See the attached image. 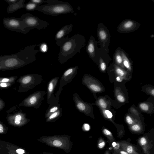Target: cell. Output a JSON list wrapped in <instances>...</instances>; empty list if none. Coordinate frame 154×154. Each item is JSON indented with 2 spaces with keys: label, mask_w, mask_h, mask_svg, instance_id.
I'll list each match as a JSON object with an SVG mask.
<instances>
[{
  "label": "cell",
  "mask_w": 154,
  "mask_h": 154,
  "mask_svg": "<svg viewBox=\"0 0 154 154\" xmlns=\"http://www.w3.org/2000/svg\"><path fill=\"white\" fill-rule=\"evenodd\" d=\"M105 145V142L102 140H100L99 141L98 143V147L100 149L103 148Z\"/></svg>",
  "instance_id": "4dcf8cb0"
},
{
  "label": "cell",
  "mask_w": 154,
  "mask_h": 154,
  "mask_svg": "<svg viewBox=\"0 0 154 154\" xmlns=\"http://www.w3.org/2000/svg\"><path fill=\"white\" fill-rule=\"evenodd\" d=\"M99 104L100 106L103 108H106V104L103 99H100L99 100Z\"/></svg>",
  "instance_id": "f1b7e54d"
},
{
  "label": "cell",
  "mask_w": 154,
  "mask_h": 154,
  "mask_svg": "<svg viewBox=\"0 0 154 154\" xmlns=\"http://www.w3.org/2000/svg\"><path fill=\"white\" fill-rule=\"evenodd\" d=\"M99 36L100 38L102 40L105 39L107 36L106 32L103 30H101L100 31Z\"/></svg>",
  "instance_id": "83f0119b"
},
{
  "label": "cell",
  "mask_w": 154,
  "mask_h": 154,
  "mask_svg": "<svg viewBox=\"0 0 154 154\" xmlns=\"http://www.w3.org/2000/svg\"><path fill=\"white\" fill-rule=\"evenodd\" d=\"M46 94L45 91L39 90L36 91L29 95L19 105V106L38 109L44 99V96Z\"/></svg>",
  "instance_id": "52a82bcc"
},
{
  "label": "cell",
  "mask_w": 154,
  "mask_h": 154,
  "mask_svg": "<svg viewBox=\"0 0 154 154\" xmlns=\"http://www.w3.org/2000/svg\"><path fill=\"white\" fill-rule=\"evenodd\" d=\"M42 81L41 75L30 73L21 76L17 80L20 83L17 92H27L42 83Z\"/></svg>",
  "instance_id": "5b68a950"
},
{
  "label": "cell",
  "mask_w": 154,
  "mask_h": 154,
  "mask_svg": "<svg viewBox=\"0 0 154 154\" xmlns=\"http://www.w3.org/2000/svg\"><path fill=\"white\" fill-rule=\"evenodd\" d=\"M6 117L8 123L11 126L20 127L28 122L30 119L26 117V114L22 112L17 105L11 107L6 111Z\"/></svg>",
  "instance_id": "8992f818"
},
{
  "label": "cell",
  "mask_w": 154,
  "mask_h": 154,
  "mask_svg": "<svg viewBox=\"0 0 154 154\" xmlns=\"http://www.w3.org/2000/svg\"><path fill=\"white\" fill-rule=\"evenodd\" d=\"M134 23L132 21H128L124 23V28L125 29H128L131 28L134 26Z\"/></svg>",
  "instance_id": "484cf974"
},
{
  "label": "cell",
  "mask_w": 154,
  "mask_h": 154,
  "mask_svg": "<svg viewBox=\"0 0 154 154\" xmlns=\"http://www.w3.org/2000/svg\"><path fill=\"white\" fill-rule=\"evenodd\" d=\"M117 99L119 101L121 102H123L125 101L124 97L122 95H119L117 96Z\"/></svg>",
  "instance_id": "f35d334b"
},
{
  "label": "cell",
  "mask_w": 154,
  "mask_h": 154,
  "mask_svg": "<svg viewBox=\"0 0 154 154\" xmlns=\"http://www.w3.org/2000/svg\"><path fill=\"white\" fill-rule=\"evenodd\" d=\"M61 142L58 140H55L53 142V144L56 146H60L62 145Z\"/></svg>",
  "instance_id": "836d02e7"
},
{
  "label": "cell",
  "mask_w": 154,
  "mask_h": 154,
  "mask_svg": "<svg viewBox=\"0 0 154 154\" xmlns=\"http://www.w3.org/2000/svg\"><path fill=\"white\" fill-rule=\"evenodd\" d=\"M62 108L60 107L58 111L50 115L47 118V121H52L59 118L62 115Z\"/></svg>",
  "instance_id": "ac0fdd59"
},
{
  "label": "cell",
  "mask_w": 154,
  "mask_h": 154,
  "mask_svg": "<svg viewBox=\"0 0 154 154\" xmlns=\"http://www.w3.org/2000/svg\"><path fill=\"white\" fill-rule=\"evenodd\" d=\"M2 22L4 26L9 30L26 34L21 22L18 18L14 17H4L3 18Z\"/></svg>",
  "instance_id": "9c48e42d"
},
{
  "label": "cell",
  "mask_w": 154,
  "mask_h": 154,
  "mask_svg": "<svg viewBox=\"0 0 154 154\" xmlns=\"http://www.w3.org/2000/svg\"><path fill=\"white\" fill-rule=\"evenodd\" d=\"M36 10L45 14L54 17L63 14L74 13L72 7L69 2L60 1L53 4L39 5Z\"/></svg>",
  "instance_id": "3957f363"
},
{
  "label": "cell",
  "mask_w": 154,
  "mask_h": 154,
  "mask_svg": "<svg viewBox=\"0 0 154 154\" xmlns=\"http://www.w3.org/2000/svg\"><path fill=\"white\" fill-rule=\"evenodd\" d=\"M0 71H1V68L0 67Z\"/></svg>",
  "instance_id": "bcb514c9"
},
{
  "label": "cell",
  "mask_w": 154,
  "mask_h": 154,
  "mask_svg": "<svg viewBox=\"0 0 154 154\" xmlns=\"http://www.w3.org/2000/svg\"><path fill=\"white\" fill-rule=\"evenodd\" d=\"M39 45L27 46L17 53L0 56L1 71L18 69L34 62L36 59L35 55L40 51L35 48Z\"/></svg>",
  "instance_id": "6da1fadb"
},
{
  "label": "cell",
  "mask_w": 154,
  "mask_h": 154,
  "mask_svg": "<svg viewBox=\"0 0 154 154\" xmlns=\"http://www.w3.org/2000/svg\"><path fill=\"white\" fill-rule=\"evenodd\" d=\"M140 108L143 110L147 111L149 109V106L145 103H142L140 105Z\"/></svg>",
  "instance_id": "f546056e"
},
{
  "label": "cell",
  "mask_w": 154,
  "mask_h": 154,
  "mask_svg": "<svg viewBox=\"0 0 154 154\" xmlns=\"http://www.w3.org/2000/svg\"><path fill=\"white\" fill-rule=\"evenodd\" d=\"M131 129L135 132H139L141 130V127L138 124H134L133 125L131 128Z\"/></svg>",
  "instance_id": "4316f807"
},
{
  "label": "cell",
  "mask_w": 154,
  "mask_h": 154,
  "mask_svg": "<svg viewBox=\"0 0 154 154\" xmlns=\"http://www.w3.org/2000/svg\"><path fill=\"white\" fill-rule=\"evenodd\" d=\"M103 132L110 141H112L114 140L113 136L111 133L108 130L104 129L103 130Z\"/></svg>",
  "instance_id": "d4e9b609"
},
{
  "label": "cell",
  "mask_w": 154,
  "mask_h": 154,
  "mask_svg": "<svg viewBox=\"0 0 154 154\" xmlns=\"http://www.w3.org/2000/svg\"><path fill=\"white\" fill-rule=\"evenodd\" d=\"M108 154H109V153H108Z\"/></svg>",
  "instance_id": "7dc6e473"
},
{
  "label": "cell",
  "mask_w": 154,
  "mask_h": 154,
  "mask_svg": "<svg viewBox=\"0 0 154 154\" xmlns=\"http://www.w3.org/2000/svg\"><path fill=\"white\" fill-rule=\"evenodd\" d=\"M60 1L58 0H30L29 2L41 5L42 3H47L48 4H51L59 2Z\"/></svg>",
  "instance_id": "d6986e66"
},
{
  "label": "cell",
  "mask_w": 154,
  "mask_h": 154,
  "mask_svg": "<svg viewBox=\"0 0 154 154\" xmlns=\"http://www.w3.org/2000/svg\"><path fill=\"white\" fill-rule=\"evenodd\" d=\"M116 72L118 75L121 76H123L124 75V71L119 68H117L116 69Z\"/></svg>",
  "instance_id": "e575fe53"
},
{
  "label": "cell",
  "mask_w": 154,
  "mask_h": 154,
  "mask_svg": "<svg viewBox=\"0 0 154 154\" xmlns=\"http://www.w3.org/2000/svg\"><path fill=\"white\" fill-rule=\"evenodd\" d=\"M18 18L21 22L26 34L28 33L30 30L35 29L39 30L45 29L48 26V23L47 21L29 13L23 14Z\"/></svg>",
  "instance_id": "277c9868"
},
{
  "label": "cell",
  "mask_w": 154,
  "mask_h": 154,
  "mask_svg": "<svg viewBox=\"0 0 154 154\" xmlns=\"http://www.w3.org/2000/svg\"><path fill=\"white\" fill-rule=\"evenodd\" d=\"M100 68L102 71H104L106 69V65L104 62H102L100 64Z\"/></svg>",
  "instance_id": "60d3db41"
},
{
  "label": "cell",
  "mask_w": 154,
  "mask_h": 154,
  "mask_svg": "<svg viewBox=\"0 0 154 154\" xmlns=\"http://www.w3.org/2000/svg\"><path fill=\"white\" fill-rule=\"evenodd\" d=\"M59 77H56L51 79L48 82L47 88V101L49 105L59 103V98H56L54 93L56 87L57 86Z\"/></svg>",
  "instance_id": "30bf717a"
},
{
  "label": "cell",
  "mask_w": 154,
  "mask_h": 154,
  "mask_svg": "<svg viewBox=\"0 0 154 154\" xmlns=\"http://www.w3.org/2000/svg\"><path fill=\"white\" fill-rule=\"evenodd\" d=\"M39 5L35 4L33 3L29 2L25 4V8L26 10L28 11H32L36 10Z\"/></svg>",
  "instance_id": "44dd1931"
},
{
  "label": "cell",
  "mask_w": 154,
  "mask_h": 154,
  "mask_svg": "<svg viewBox=\"0 0 154 154\" xmlns=\"http://www.w3.org/2000/svg\"><path fill=\"white\" fill-rule=\"evenodd\" d=\"M117 144L115 142H113L112 143V146L114 147H116V146L117 145Z\"/></svg>",
  "instance_id": "ee69618b"
},
{
  "label": "cell",
  "mask_w": 154,
  "mask_h": 154,
  "mask_svg": "<svg viewBox=\"0 0 154 154\" xmlns=\"http://www.w3.org/2000/svg\"><path fill=\"white\" fill-rule=\"evenodd\" d=\"M139 143L142 147L145 153H147L148 142L146 138L144 137L140 138L139 140Z\"/></svg>",
  "instance_id": "7402d4cb"
},
{
  "label": "cell",
  "mask_w": 154,
  "mask_h": 154,
  "mask_svg": "<svg viewBox=\"0 0 154 154\" xmlns=\"http://www.w3.org/2000/svg\"><path fill=\"white\" fill-rule=\"evenodd\" d=\"M85 42L84 36L78 33L70 38L66 36L60 46L58 61L61 64L66 63L81 51Z\"/></svg>",
  "instance_id": "7a4b0ae2"
},
{
  "label": "cell",
  "mask_w": 154,
  "mask_h": 154,
  "mask_svg": "<svg viewBox=\"0 0 154 154\" xmlns=\"http://www.w3.org/2000/svg\"><path fill=\"white\" fill-rule=\"evenodd\" d=\"M15 83L2 82L0 83V90L7 89L12 86Z\"/></svg>",
  "instance_id": "cb8c5ba5"
},
{
  "label": "cell",
  "mask_w": 154,
  "mask_h": 154,
  "mask_svg": "<svg viewBox=\"0 0 154 154\" xmlns=\"http://www.w3.org/2000/svg\"><path fill=\"white\" fill-rule=\"evenodd\" d=\"M84 128L87 131H88L90 129L89 125L88 124H85Z\"/></svg>",
  "instance_id": "b9f144b4"
},
{
  "label": "cell",
  "mask_w": 154,
  "mask_h": 154,
  "mask_svg": "<svg viewBox=\"0 0 154 154\" xmlns=\"http://www.w3.org/2000/svg\"><path fill=\"white\" fill-rule=\"evenodd\" d=\"M79 67L77 66L69 68L63 73L60 82L59 90H63V86L71 82L76 75Z\"/></svg>",
  "instance_id": "8fae6325"
},
{
  "label": "cell",
  "mask_w": 154,
  "mask_h": 154,
  "mask_svg": "<svg viewBox=\"0 0 154 154\" xmlns=\"http://www.w3.org/2000/svg\"><path fill=\"white\" fill-rule=\"evenodd\" d=\"M119 152L120 154H129L123 150H120Z\"/></svg>",
  "instance_id": "7bdbcfd3"
},
{
  "label": "cell",
  "mask_w": 154,
  "mask_h": 154,
  "mask_svg": "<svg viewBox=\"0 0 154 154\" xmlns=\"http://www.w3.org/2000/svg\"><path fill=\"white\" fill-rule=\"evenodd\" d=\"M25 0H20L17 2L13 4L8 6L7 8V11L8 13H13L16 11L24 8Z\"/></svg>",
  "instance_id": "9a60e30c"
},
{
  "label": "cell",
  "mask_w": 154,
  "mask_h": 154,
  "mask_svg": "<svg viewBox=\"0 0 154 154\" xmlns=\"http://www.w3.org/2000/svg\"><path fill=\"white\" fill-rule=\"evenodd\" d=\"M26 151L20 147L0 140V154H25Z\"/></svg>",
  "instance_id": "ba28073f"
},
{
  "label": "cell",
  "mask_w": 154,
  "mask_h": 154,
  "mask_svg": "<svg viewBox=\"0 0 154 154\" xmlns=\"http://www.w3.org/2000/svg\"><path fill=\"white\" fill-rule=\"evenodd\" d=\"M73 25L69 24L63 26L56 33L55 35L56 44L59 46L65 38V36L72 30Z\"/></svg>",
  "instance_id": "7c38bea8"
},
{
  "label": "cell",
  "mask_w": 154,
  "mask_h": 154,
  "mask_svg": "<svg viewBox=\"0 0 154 154\" xmlns=\"http://www.w3.org/2000/svg\"><path fill=\"white\" fill-rule=\"evenodd\" d=\"M105 113L107 117L109 118H111L112 117V114L111 112L108 110H106Z\"/></svg>",
  "instance_id": "8d00e7d4"
},
{
  "label": "cell",
  "mask_w": 154,
  "mask_h": 154,
  "mask_svg": "<svg viewBox=\"0 0 154 154\" xmlns=\"http://www.w3.org/2000/svg\"><path fill=\"white\" fill-rule=\"evenodd\" d=\"M5 103L4 100L0 98V111L2 110L5 107Z\"/></svg>",
  "instance_id": "1f68e13d"
},
{
  "label": "cell",
  "mask_w": 154,
  "mask_h": 154,
  "mask_svg": "<svg viewBox=\"0 0 154 154\" xmlns=\"http://www.w3.org/2000/svg\"><path fill=\"white\" fill-rule=\"evenodd\" d=\"M119 144L121 149L129 154H140L136 151L135 147L128 142L125 141H121Z\"/></svg>",
  "instance_id": "5bb4252c"
},
{
  "label": "cell",
  "mask_w": 154,
  "mask_h": 154,
  "mask_svg": "<svg viewBox=\"0 0 154 154\" xmlns=\"http://www.w3.org/2000/svg\"><path fill=\"white\" fill-rule=\"evenodd\" d=\"M18 78V77L17 76L10 77H0V83H15V81Z\"/></svg>",
  "instance_id": "ffe728a7"
},
{
  "label": "cell",
  "mask_w": 154,
  "mask_h": 154,
  "mask_svg": "<svg viewBox=\"0 0 154 154\" xmlns=\"http://www.w3.org/2000/svg\"><path fill=\"white\" fill-rule=\"evenodd\" d=\"M152 94L153 96L154 95V90L152 89V90L151 91Z\"/></svg>",
  "instance_id": "f6af8a7d"
},
{
  "label": "cell",
  "mask_w": 154,
  "mask_h": 154,
  "mask_svg": "<svg viewBox=\"0 0 154 154\" xmlns=\"http://www.w3.org/2000/svg\"><path fill=\"white\" fill-rule=\"evenodd\" d=\"M126 121L127 122L129 125H131L133 124V120H132V119L130 116H128L126 117Z\"/></svg>",
  "instance_id": "74e56055"
},
{
  "label": "cell",
  "mask_w": 154,
  "mask_h": 154,
  "mask_svg": "<svg viewBox=\"0 0 154 154\" xmlns=\"http://www.w3.org/2000/svg\"><path fill=\"white\" fill-rule=\"evenodd\" d=\"M20 0H5V2L8 3L9 5L17 2H19Z\"/></svg>",
  "instance_id": "d590c367"
},
{
  "label": "cell",
  "mask_w": 154,
  "mask_h": 154,
  "mask_svg": "<svg viewBox=\"0 0 154 154\" xmlns=\"http://www.w3.org/2000/svg\"><path fill=\"white\" fill-rule=\"evenodd\" d=\"M8 130V127L0 120V134H6Z\"/></svg>",
  "instance_id": "603a6c76"
},
{
  "label": "cell",
  "mask_w": 154,
  "mask_h": 154,
  "mask_svg": "<svg viewBox=\"0 0 154 154\" xmlns=\"http://www.w3.org/2000/svg\"><path fill=\"white\" fill-rule=\"evenodd\" d=\"M123 64L124 66L127 68H130V64L128 60L126 59H124L123 61Z\"/></svg>",
  "instance_id": "ab89813d"
},
{
  "label": "cell",
  "mask_w": 154,
  "mask_h": 154,
  "mask_svg": "<svg viewBox=\"0 0 154 154\" xmlns=\"http://www.w3.org/2000/svg\"><path fill=\"white\" fill-rule=\"evenodd\" d=\"M72 99L76 108L80 112L88 114L89 113V106L88 104L84 102L76 92L73 94Z\"/></svg>",
  "instance_id": "4fadbf2b"
},
{
  "label": "cell",
  "mask_w": 154,
  "mask_h": 154,
  "mask_svg": "<svg viewBox=\"0 0 154 154\" xmlns=\"http://www.w3.org/2000/svg\"><path fill=\"white\" fill-rule=\"evenodd\" d=\"M116 59L117 62L119 63H121L122 61V59L121 56L119 55H117L116 57Z\"/></svg>",
  "instance_id": "d6a6232c"
},
{
  "label": "cell",
  "mask_w": 154,
  "mask_h": 154,
  "mask_svg": "<svg viewBox=\"0 0 154 154\" xmlns=\"http://www.w3.org/2000/svg\"><path fill=\"white\" fill-rule=\"evenodd\" d=\"M60 106L59 103L50 105L45 114V118H47L50 115L58 111L60 108Z\"/></svg>",
  "instance_id": "2e32d148"
},
{
  "label": "cell",
  "mask_w": 154,
  "mask_h": 154,
  "mask_svg": "<svg viewBox=\"0 0 154 154\" xmlns=\"http://www.w3.org/2000/svg\"><path fill=\"white\" fill-rule=\"evenodd\" d=\"M87 51L89 56L92 58L94 57L95 47L93 37H91L87 47Z\"/></svg>",
  "instance_id": "e0dca14e"
}]
</instances>
